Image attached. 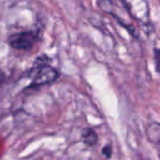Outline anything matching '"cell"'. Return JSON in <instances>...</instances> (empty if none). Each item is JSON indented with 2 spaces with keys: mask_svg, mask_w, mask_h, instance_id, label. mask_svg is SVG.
<instances>
[{
  "mask_svg": "<svg viewBox=\"0 0 160 160\" xmlns=\"http://www.w3.org/2000/svg\"><path fill=\"white\" fill-rule=\"evenodd\" d=\"M82 142L87 147H95L98 142V134L93 128H85L82 129Z\"/></svg>",
  "mask_w": 160,
  "mask_h": 160,
  "instance_id": "3957f363",
  "label": "cell"
},
{
  "mask_svg": "<svg viewBox=\"0 0 160 160\" xmlns=\"http://www.w3.org/2000/svg\"><path fill=\"white\" fill-rule=\"evenodd\" d=\"M154 60H155V68L156 72L159 73V64H160V50L158 48L154 49Z\"/></svg>",
  "mask_w": 160,
  "mask_h": 160,
  "instance_id": "8992f818",
  "label": "cell"
},
{
  "mask_svg": "<svg viewBox=\"0 0 160 160\" xmlns=\"http://www.w3.org/2000/svg\"><path fill=\"white\" fill-rule=\"evenodd\" d=\"M40 29H29L10 34L8 44L10 48L18 51H30L40 40Z\"/></svg>",
  "mask_w": 160,
  "mask_h": 160,
  "instance_id": "7a4b0ae2",
  "label": "cell"
},
{
  "mask_svg": "<svg viewBox=\"0 0 160 160\" xmlns=\"http://www.w3.org/2000/svg\"><path fill=\"white\" fill-rule=\"evenodd\" d=\"M112 153H113V148L112 146V144L108 143L106 144L105 146L102 147L101 149V155L105 158H111L112 156Z\"/></svg>",
  "mask_w": 160,
  "mask_h": 160,
  "instance_id": "5b68a950",
  "label": "cell"
},
{
  "mask_svg": "<svg viewBox=\"0 0 160 160\" xmlns=\"http://www.w3.org/2000/svg\"><path fill=\"white\" fill-rule=\"evenodd\" d=\"M97 3L99 8L107 12H111L113 6L112 0H97Z\"/></svg>",
  "mask_w": 160,
  "mask_h": 160,
  "instance_id": "277c9868",
  "label": "cell"
},
{
  "mask_svg": "<svg viewBox=\"0 0 160 160\" xmlns=\"http://www.w3.org/2000/svg\"><path fill=\"white\" fill-rule=\"evenodd\" d=\"M6 80H7V75H6L5 71L2 69V68L0 67V87L5 83Z\"/></svg>",
  "mask_w": 160,
  "mask_h": 160,
  "instance_id": "52a82bcc",
  "label": "cell"
},
{
  "mask_svg": "<svg viewBox=\"0 0 160 160\" xmlns=\"http://www.w3.org/2000/svg\"><path fill=\"white\" fill-rule=\"evenodd\" d=\"M51 61L52 59L47 54H41L35 59L32 67L24 73L25 78L32 80L26 89L49 85L59 79L60 72L56 68L51 65Z\"/></svg>",
  "mask_w": 160,
  "mask_h": 160,
  "instance_id": "6da1fadb",
  "label": "cell"
}]
</instances>
